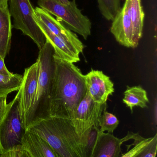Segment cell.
<instances>
[{"instance_id":"cell-13","label":"cell","mask_w":157,"mask_h":157,"mask_svg":"<svg viewBox=\"0 0 157 157\" xmlns=\"http://www.w3.org/2000/svg\"><path fill=\"white\" fill-rule=\"evenodd\" d=\"M35 13L41 29H46L52 34L79 45H83L78 37L62 23L40 7H36Z\"/></svg>"},{"instance_id":"cell-8","label":"cell","mask_w":157,"mask_h":157,"mask_svg":"<svg viewBox=\"0 0 157 157\" xmlns=\"http://www.w3.org/2000/svg\"><path fill=\"white\" fill-rule=\"evenodd\" d=\"M87 91L95 102L107 103L109 96L114 91V84L101 71L92 70L84 75Z\"/></svg>"},{"instance_id":"cell-19","label":"cell","mask_w":157,"mask_h":157,"mask_svg":"<svg viewBox=\"0 0 157 157\" xmlns=\"http://www.w3.org/2000/svg\"><path fill=\"white\" fill-rule=\"evenodd\" d=\"M100 132L99 125H94L80 137L85 157H91Z\"/></svg>"},{"instance_id":"cell-4","label":"cell","mask_w":157,"mask_h":157,"mask_svg":"<svg viewBox=\"0 0 157 157\" xmlns=\"http://www.w3.org/2000/svg\"><path fill=\"white\" fill-rule=\"evenodd\" d=\"M22 90L7 104L4 117L0 123V155L22 146L26 132L22 117L21 100Z\"/></svg>"},{"instance_id":"cell-17","label":"cell","mask_w":157,"mask_h":157,"mask_svg":"<svg viewBox=\"0 0 157 157\" xmlns=\"http://www.w3.org/2000/svg\"><path fill=\"white\" fill-rule=\"evenodd\" d=\"M124 103L129 107L133 112L135 107H140L144 109L147 108L149 99L147 91L141 86L130 87L127 86V89L124 92Z\"/></svg>"},{"instance_id":"cell-25","label":"cell","mask_w":157,"mask_h":157,"mask_svg":"<svg viewBox=\"0 0 157 157\" xmlns=\"http://www.w3.org/2000/svg\"><path fill=\"white\" fill-rule=\"evenodd\" d=\"M22 146L0 155V157H21Z\"/></svg>"},{"instance_id":"cell-28","label":"cell","mask_w":157,"mask_h":157,"mask_svg":"<svg viewBox=\"0 0 157 157\" xmlns=\"http://www.w3.org/2000/svg\"><path fill=\"white\" fill-rule=\"evenodd\" d=\"M21 157H30L29 155L28 154L27 152L23 149L22 147V151H21Z\"/></svg>"},{"instance_id":"cell-2","label":"cell","mask_w":157,"mask_h":157,"mask_svg":"<svg viewBox=\"0 0 157 157\" xmlns=\"http://www.w3.org/2000/svg\"><path fill=\"white\" fill-rule=\"evenodd\" d=\"M26 130L43 138L61 157H85L81 138L70 120L50 117L35 123Z\"/></svg>"},{"instance_id":"cell-5","label":"cell","mask_w":157,"mask_h":157,"mask_svg":"<svg viewBox=\"0 0 157 157\" xmlns=\"http://www.w3.org/2000/svg\"><path fill=\"white\" fill-rule=\"evenodd\" d=\"M37 4L40 8L56 16L58 21L85 40L91 35V21L77 8L75 0L70 1L67 5L57 0H38Z\"/></svg>"},{"instance_id":"cell-22","label":"cell","mask_w":157,"mask_h":157,"mask_svg":"<svg viewBox=\"0 0 157 157\" xmlns=\"http://www.w3.org/2000/svg\"><path fill=\"white\" fill-rule=\"evenodd\" d=\"M157 150V134L152 137L150 142L132 157H155Z\"/></svg>"},{"instance_id":"cell-10","label":"cell","mask_w":157,"mask_h":157,"mask_svg":"<svg viewBox=\"0 0 157 157\" xmlns=\"http://www.w3.org/2000/svg\"><path fill=\"white\" fill-rule=\"evenodd\" d=\"M110 31L121 45L127 48H136L134 43L132 24L125 3L112 20Z\"/></svg>"},{"instance_id":"cell-26","label":"cell","mask_w":157,"mask_h":157,"mask_svg":"<svg viewBox=\"0 0 157 157\" xmlns=\"http://www.w3.org/2000/svg\"><path fill=\"white\" fill-rule=\"evenodd\" d=\"M13 73L10 72L6 67L5 64L4 59L0 56V75L6 76L12 75Z\"/></svg>"},{"instance_id":"cell-6","label":"cell","mask_w":157,"mask_h":157,"mask_svg":"<svg viewBox=\"0 0 157 157\" xmlns=\"http://www.w3.org/2000/svg\"><path fill=\"white\" fill-rule=\"evenodd\" d=\"M8 10L13 18L12 27L29 37L40 50L47 40L38 24L35 9L29 0H10Z\"/></svg>"},{"instance_id":"cell-12","label":"cell","mask_w":157,"mask_h":157,"mask_svg":"<svg viewBox=\"0 0 157 157\" xmlns=\"http://www.w3.org/2000/svg\"><path fill=\"white\" fill-rule=\"evenodd\" d=\"M47 41L53 47L55 57L71 63H75L80 61L79 54L83 52L84 45H79L64 39L52 34L46 29H41Z\"/></svg>"},{"instance_id":"cell-20","label":"cell","mask_w":157,"mask_h":157,"mask_svg":"<svg viewBox=\"0 0 157 157\" xmlns=\"http://www.w3.org/2000/svg\"><path fill=\"white\" fill-rule=\"evenodd\" d=\"M99 9L107 20H112L121 8L120 0H97Z\"/></svg>"},{"instance_id":"cell-21","label":"cell","mask_w":157,"mask_h":157,"mask_svg":"<svg viewBox=\"0 0 157 157\" xmlns=\"http://www.w3.org/2000/svg\"><path fill=\"white\" fill-rule=\"evenodd\" d=\"M118 118L112 113L108 112L107 108L105 109L99 118L98 124L101 132L112 134L119 125Z\"/></svg>"},{"instance_id":"cell-24","label":"cell","mask_w":157,"mask_h":157,"mask_svg":"<svg viewBox=\"0 0 157 157\" xmlns=\"http://www.w3.org/2000/svg\"><path fill=\"white\" fill-rule=\"evenodd\" d=\"M7 95L0 96V123L4 117L7 110V104L6 98Z\"/></svg>"},{"instance_id":"cell-1","label":"cell","mask_w":157,"mask_h":157,"mask_svg":"<svg viewBox=\"0 0 157 157\" xmlns=\"http://www.w3.org/2000/svg\"><path fill=\"white\" fill-rule=\"evenodd\" d=\"M54 59L55 69L50 116L71 120L87 92L84 75L73 63L55 56Z\"/></svg>"},{"instance_id":"cell-16","label":"cell","mask_w":157,"mask_h":157,"mask_svg":"<svg viewBox=\"0 0 157 157\" xmlns=\"http://www.w3.org/2000/svg\"><path fill=\"white\" fill-rule=\"evenodd\" d=\"M9 10L0 8V56L5 59L11 47L12 25Z\"/></svg>"},{"instance_id":"cell-11","label":"cell","mask_w":157,"mask_h":157,"mask_svg":"<svg viewBox=\"0 0 157 157\" xmlns=\"http://www.w3.org/2000/svg\"><path fill=\"white\" fill-rule=\"evenodd\" d=\"M39 67L37 62L25 69L21 88V105L23 121L33 105L37 88Z\"/></svg>"},{"instance_id":"cell-15","label":"cell","mask_w":157,"mask_h":157,"mask_svg":"<svg viewBox=\"0 0 157 157\" xmlns=\"http://www.w3.org/2000/svg\"><path fill=\"white\" fill-rule=\"evenodd\" d=\"M133 29V40L135 47L143 36L145 14L141 0H125Z\"/></svg>"},{"instance_id":"cell-27","label":"cell","mask_w":157,"mask_h":157,"mask_svg":"<svg viewBox=\"0 0 157 157\" xmlns=\"http://www.w3.org/2000/svg\"><path fill=\"white\" fill-rule=\"evenodd\" d=\"M8 0H0V8L4 10H8Z\"/></svg>"},{"instance_id":"cell-9","label":"cell","mask_w":157,"mask_h":157,"mask_svg":"<svg viewBox=\"0 0 157 157\" xmlns=\"http://www.w3.org/2000/svg\"><path fill=\"white\" fill-rule=\"evenodd\" d=\"M138 135L129 132L126 136L120 139L112 133L100 131L91 157H119L122 144L130 139H135Z\"/></svg>"},{"instance_id":"cell-7","label":"cell","mask_w":157,"mask_h":157,"mask_svg":"<svg viewBox=\"0 0 157 157\" xmlns=\"http://www.w3.org/2000/svg\"><path fill=\"white\" fill-rule=\"evenodd\" d=\"M106 108L107 103L101 104L95 102L87 92L71 120L75 131L79 137L92 126L98 125L99 118Z\"/></svg>"},{"instance_id":"cell-29","label":"cell","mask_w":157,"mask_h":157,"mask_svg":"<svg viewBox=\"0 0 157 157\" xmlns=\"http://www.w3.org/2000/svg\"><path fill=\"white\" fill-rule=\"evenodd\" d=\"M57 1L64 4H68L70 2V1L69 0H57Z\"/></svg>"},{"instance_id":"cell-18","label":"cell","mask_w":157,"mask_h":157,"mask_svg":"<svg viewBox=\"0 0 157 157\" xmlns=\"http://www.w3.org/2000/svg\"><path fill=\"white\" fill-rule=\"evenodd\" d=\"M23 78V75L18 74H13L9 76L0 75V96L18 91L21 87Z\"/></svg>"},{"instance_id":"cell-14","label":"cell","mask_w":157,"mask_h":157,"mask_svg":"<svg viewBox=\"0 0 157 157\" xmlns=\"http://www.w3.org/2000/svg\"><path fill=\"white\" fill-rule=\"evenodd\" d=\"M22 147L30 157H61L43 138L27 130L22 140Z\"/></svg>"},{"instance_id":"cell-23","label":"cell","mask_w":157,"mask_h":157,"mask_svg":"<svg viewBox=\"0 0 157 157\" xmlns=\"http://www.w3.org/2000/svg\"><path fill=\"white\" fill-rule=\"evenodd\" d=\"M152 139V137L148 138H145L138 134L137 137L134 139V142L132 144L128 146V149L129 150L131 146H134L133 147L130 151H127V153L122 155L119 157H132L137 152H139L142 148H143Z\"/></svg>"},{"instance_id":"cell-3","label":"cell","mask_w":157,"mask_h":157,"mask_svg":"<svg viewBox=\"0 0 157 157\" xmlns=\"http://www.w3.org/2000/svg\"><path fill=\"white\" fill-rule=\"evenodd\" d=\"M54 54L53 47L47 41L40 50L37 61L39 67L37 88L34 103L24 121L26 130L35 123L50 117L51 97L55 69Z\"/></svg>"}]
</instances>
